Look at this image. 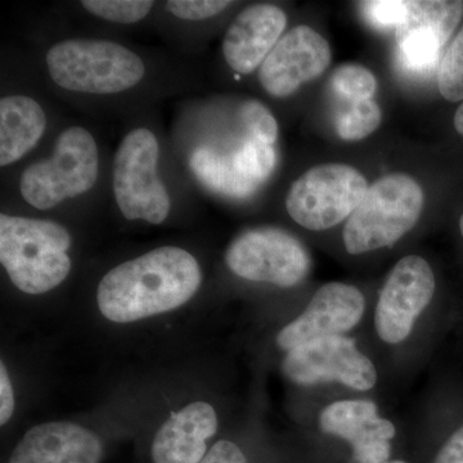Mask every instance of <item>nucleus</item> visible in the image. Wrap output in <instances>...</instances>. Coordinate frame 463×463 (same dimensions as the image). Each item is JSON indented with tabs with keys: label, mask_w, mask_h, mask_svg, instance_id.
<instances>
[{
	"label": "nucleus",
	"mask_w": 463,
	"mask_h": 463,
	"mask_svg": "<svg viewBox=\"0 0 463 463\" xmlns=\"http://www.w3.org/2000/svg\"><path fill=\"white\" fill-rule=\"evenodd\" d=\"M201 281L199 261L191 252L164 246L109 270L100 279L97 303L109 321L136 322L182 307Z\"/></svg>",
	"instance_id": "1"
},
{
	"label": "nucleus",
	"mask_w": 463,
	"mask_h": 463,
	"mask_svg": "<svg viewBox=\"0 0 463 463\" xmlns=\"http://www.w3.org/2000/svg\"><path fill=\"white\" fill-rule=\"evenodd\" d=\"M70 248L71 236L61 224L0 215V261L25 294H45L65 281L71 270Z\"/></svg>",
	"instance_id": "2"
},
{
	"label": "nucleus",
	"mask_w": 463,
	"mask_h": 463,
	"mask_svg": "<svg viewBox=\"0 0 463 463\" xmlns=\"http://www.w3.org/2000/svg\"><path fill=\"white\" fill-rule=\"evenodd\" d=\"M52 80L69 91L116 94L132 90L146 74L138 54L118 43L102 39H67L48 51Z\"/></svg>",
	"instance_id": "3"
},
{
	"label": "nucleus",
	"mask_w": 463,
	"mask_h": 463,
	"mask_svg": "<svg viewBox=\"0 0 463 463\" xmlns=\"http://www.w3.org/2000/svg\"><path fill=\"white\" fill-rule=\"evenodd\" d=\"M423 206L419 183L403 173L383 176L368 188L347 219L343 239L349 254H364L398 242L417 222Z\"/></svg>",
	"instance_id": "4"
},
{
	"label": "nucleus",
	"mask_w": 463,
	"mask_h": 463,
	"mask_svg": "<svg viewBox=\"0 0 463 463\" xmlns=\"http://www.w3.org/2000/svg\"><path fill=\"white\" fill-rule=\"evenodd\" d=\"M99 147L90 130L69 128L58 136L50 158L26 167L21 194L35 209H53L90 192L99 179Z\"/></svg>",
	"instance_id": "5"
},
{
	"label": "nucleus",
	"mask_w": 463,
	"mask_h": 463,
	"mask_svg": "<svg viewBox=\"0 0 463 463\" xmlns=\"http://www.w3.org/2000/svg\"><path fill=\"white\" fill-rule=\"evenodd\" d=\"M158 142L146 128L127 134L116 151L112 187L116 203L128 221L165 222L169 194L157 174Z\"/></svg>",
	"instance_id": "6"
},
{
	"label": "nucleus",
	"mask_w": 463,
	"mask_h": 463,
	"mask_svg": "<svg viewBox=\"0 0 463 463\" xmlns=\"http://www.w3.org/2000/svg\"><path fill=\"white\" fill-rule=\"evenodd\" d=\"M367 191V181L359 170L345 164H323L295 181L286 209L307 230H330L350 218Z\"/></svg>",
	"instance_id": "7"
},
{
	"label": "nucleus",
	"mask_w": 463,
	"mask_h": 463,
	"mask_svg": "<svg viewBox=\"0 0 463 463\" xmlns=\"http://www.w3.org/2000/svg\"><path fill=\"white\" fill-rule=\"evenodd\" d=\"M225 263L241 279L283 288L304 281L312 267L303 243L273 227L255 228L236 237L225 252Z\"/></svg>",
	"instance_id": "8"
},
{
	"label": "nucleus",
	"mask_w": 463,
	"mask_h": 463,
	"mask_svg": "<svg viewBox=\"0 0 463 463\" xmlns=\"http://www.w3.org/2000/svg\"><path fill=\"white\" fill-rule=\"evenodd\" d=\"M282 373L292 383L304 386L336 381L365 392L377 383L373 362L359 352L354 339L343 335L322 337L289 350L282 362Z\"/></svg>",
	"instance_id": "9"
},
{
	"label": "nucleus",
	"mask_w": 463,
	"mask_h": 463,
	"mask_svg": "<svg viewBox=\"0 0 463 463\" xmlns=\"http://www.w3.org/2000/svg\"><path fill=\"white\" fill-rule=\"evenodd\" d=\"M434 292V273L425 259L408 255L399 260L377 301L374 326L380 339L389 344L407 339Z\"/></svg>",
	"instance_id": "10"
},
{
	"label": "nucleus",
	"mask_w": 463,
	"mask_h": 463,
	"mask_svg": "<svg viewBox=\"0 0 463 463\" xmlns=\"http://www.w3.org/2000/svg\"><path fill=\"white\" fill-rule=\"evenodd\" d=\"M463 16V2H410L407 18L398 27L397 60L408 74L423 75L435 69Z\"/></svg>",
	"instance_id": "11"
},
{
	"label": "nucleus",
	"mask_w": 463,
	"mask_h": 463,
	"mask_svg": "<svg viewBox=\"0 0 463 463\" xmlns=\"http://www.w3.org/2000/svg\"><path fill=\"white\" fill-rule=\"evenodd\" d=\"M331 48L310 26L289 30L265 58L259 81L276 99L292 96L301 87L321 76L331 63Z\"/></svg>",
	"instance_id": "12"
},
{
	"label": "nucleus",
	"mask_w": 463,
	"mask_h": 463,
	"mask_svg": "<svg viewBox=\"0 0 463 463\" xmlns=\"http://www.w3.org/2000/svg\"><path fill=\"white\" fill-rule=\"evenodd\" d=\"M364 307V294L354 286L327 283L316 292L303 315L279 331L277 344L289 352L310 341L345 334L361 321Z\"/></svg>",
	"instance_id": "13"
},
{
	"label": "nucleus",
	"mask_w": 463,
	"mask_h": 463,
	"mask_svg": "<svg viewBox=\"0 0 463 463\" xmlns=\"http://www.w3.org/2000/svg\"><path fill=\"white\" fill-rule=\"evenodd\" d=\"M319 426L326 434L349 441L356 463L388 462L395 426L379 416L373 402H335L322 411Z\"/></svg>",
	"instance_id": "14"
},
{
	"label": "nucleus",
	"mask_w": 463,
	"mask_h": 463,
	"mask_svg": "<svg viewBox=\"0 0 463 463\" xmlns=\"http://www.w3.org/2000/svg\"><path fill=\"white\" fill-rule=\"evenodd\" d=\"M288 17L273 5H255L241 12L225 33L223 54L228 66L241 75L251 74L282 38Z\"/></svg>",
	"instance_id": "15"
},
{
	"label": "nucleus",
	"mask_w": 463,
	"mask_h": 463,
	"mask_svg": "<svg viewBox=\"0 0 463 463\" xmlns=\"http://www.w3.org/2000/svg\"><path fill=\"white\" fill-rule=\"evenodd\" d=\"M102 456V441L90 429L56 421L30 429L8 463H99Z\"/></svg>",
	"instance_id": "16"
},
{
	"label": "nucleus",
	"mask_w": 463,
	"mask_h": 463,
	"mask_svg": "<svg viewBox=\"0 0 463 463\" xmlns=\"http://www.w3.org/2000/svg\"><path fill=\"white\" fill-rule=\"evenodd\" d=\"M218 430V417L212 405L194 402L170 414L155 435L154 463H200L205 458L207 440Z\"/></svg>",
	"instance_id": "17"
},
{
	"label": "nucleus",
	"mask_w": 463,
	"mask_h": 463,
	"mask_svg": "<svg viewBox=\"0 0 463 463\" xmlns=\"http://www.w3.org/2000/svg\"><path fill=\"white\" fill-rule=\"evenodd\" d=\"M45 128L44 109L32 97H3L0 100V165H11L29 154L41 141Z\"/></svg>",
	"instance_id": "18"
},
{
	"label": "nucleus",
	"mask_w": 463,
	"mask_h": 463,
	"mask_svg": "<svg viewBox=\"0 0 463 463\" xmlns=\"http://www.w3.org/2000/svg\"><path fill=\"white\" fill-rule=\"evenodd\" d=\"M190 166L194 176L215 194L246 199L257 191L258 184L237 172L232 156H221L212 149L199 148L191 155Z\"/></svg>",
	"instance_id": "19"
},
{
	"label": "nucleus",
	"mask_w": 463,
	"mask_h": 463,
	"mask_svg": "<svg viewBox=\"0 0 463 463\" xmlns=\"http://www.w3.org/2000/svg\"><path fill=\"white\" fill-rule=\"evenodd\" d=\"M232 160L241 175L259 185L272 175L277 164V152L274 146L250 137L242 147L232 155Z\"/></svg>",
	"instance_id": "20"
},
{
	"label": "nucleus",
	"mask_w": 463,
	"mask_h": 463,
	"mask_svg": "<svg viewBox=\"0 0 463 463\" xmlns=\"http://www.w3.org/2000/svg\"><path fill=\"white\" fill-rule=\"evenodd\" d=\"M381 123V109L373 99L349 103L336 118V133L346 142L362 141L371 136Z\"/></svg>",
	"instance_id": "21"
},
{
	"label": "nucleus",
	"mask_w": 463,
	"mask_h": 463,
	"mask_svg": "<svg viewBox=\"0 0 463 463\" xmlns=\"http://www.w3.org/2000/svg\"><path fill=\"white\" fill-rule=\"evenodd\" d=\"M331 88L339 99L354 103L373 99L377 81L373 72L365 67L346 63L335 70L331 76Z\"/></svg>",
	"instance_id": "22"
},
{
	"label": "nucleus",
	"mask_w": 463,
	"mask_h": 463,
	"mask_svg": "<svg viewBox=\"0 0 463 463\" xmlns=\"http://www.w3.org/2000/svg\"><path fill=\"white\" fill-rule=\"evenodd\" d=\"M81 5L93 16L109 23L130 25L148 16L155 2L149 0H84Z\"/></svg>",
	"instance_id": "23"
},
{
	"label": "nucleus",
	"mask_w": 463,
	"mask_h": 463,
	"mask_svg": "<svg viewBox=\"0 0 463 463\" xmlns=\"http://www.w3.org/2000/svg\"><path fill=\"white\" fill-rule=\"evenodd\" d=\"M438 83L441 96L449 102L463 99V27L441 58Z\"/></svg>",
	"instance_id": "24"
},
{
	"label": "nucleus",
	"mask_w": 463,
	"mask_h": 463,
	"mask_svg": "<svg viewBox=\"0 0 463 463\" xmlns=\"http://www.w3.org/2000/svg\"><path fill=\"white\" fill-rule=\"evenodd\" d=\"M241 118L251 138L274 146L279 137V124L263 103L255 99L246 100L241 108Z\"/></svg>",
	"instance_id": "25"
},
{
	"label": "nucleus",
	"mask_w": 463,
	"mask_h": 463,
	"mask_svg": "<svg viewBox=\"0 0 463 463\" xmlns=\"http://www.w3.org/2000/svg\"><path fill=\"white\" fill-rule=\"evenodd\" d=\"M410 2L403 0H374L362 2L361 8L365 20L377 29L397 30L404 23Z\"/></svg>",
	"instance_id": "26"
},
{
	"label": "nucleus",
	"mask_w": 463,
	"mask_h": 463,
	"mask_svg": "<svg viewBox=\"0 0 463 463\" xmlns=\"http://www.w3.org/2000/svg\"><path fill=\"white\" fill-rule=\"evenodd\" d=\"M232 2L224 0H170L166 2L167 12L185 21H203L225 11Z\"/></svg>",
	"instance_id": "27"
},
{
	"label": "nucleus",
	"mask_w": 463,
	"mask_h": 463,
	"mask_svg": "<svg viewBox=\"0 0 463 463\" xmlns=\"http://www.w3.org/2000/svg\"><path fill=\"white\" fill-rule=\"evenodd\" d=\"M200 463H249L236 444L228 440H221L206 453L205 458Z\"/></svg>",
	"instance_id": "28"
},
{
	"label": "nucleus",
	"mask_w": 463,
	"mask_h": 463,
	"mask_svg": "<svg viewBox=\"0 0 463 463\" xmlns=\"http://www.w3.org/2000/svg\"><path fill=\"white\" fill-rule=\"evenodd\" d=\"M14 412V394L7 368L0 364V423L5 425Z\"/></svg>",
	"instance_id": "29"
},
{
	"label": "nucleus",
	"mask_w": 463,
	"mask_h": 463,
	"mask_svg": "<svg viewBox=\"0 0 463 463\" xmlns=\"http://www.w3.org/2000/svg\"><path fill=\"white\" fill-rule=\"evenodd\" d=\"M434 463H463V425L439 450Z\"/></svg>",
	"instance_id": "30"
},
{
	"label": "nucleus",
	"mask_w": 463,
	"mask_h": 463,
	"mask_svg": "<svg viewBox=\"0 0 463 463\" xmlns=\"http://www.w3.org/2000/svg\"><path fill=\"white\" fill-rule=\"evenodd\" d=\"M455 127L457 132L461 134V136L463 137V103L461 106H459V109H457L455 115Z\"/></svg>",
	"instance_id": "31"
},
{
	"label": "nucleus",
	"mask_w": 463,
	"mask_h": 463,
	"mask_svg": "<svg viewBox=\"0 0 463 463\" xmlns=\"http://www.w3.org/2000/svg\"><path fill=\"white\" fill-rule=\"evenodd\" d=\"M459 230H461V234L463 236V215L461 216V219H459Z\"/></svg>",
	"instance_id": "32"
},
{
	"label": "nucleus",
	"mask_w": 463,
	"mask_h": 463,
	"mask_svg": "<svg viewBox=\"0 0 463 463\" xmlns=\"http://www.w3.org/2000/svg\"><path fill=\"white\" fill-rule=\"evenodd\" d=\"M383 463H405L403 461H392V462H383Z\"/></svg>",
	"instance_id": "33"
}]
</instances>
